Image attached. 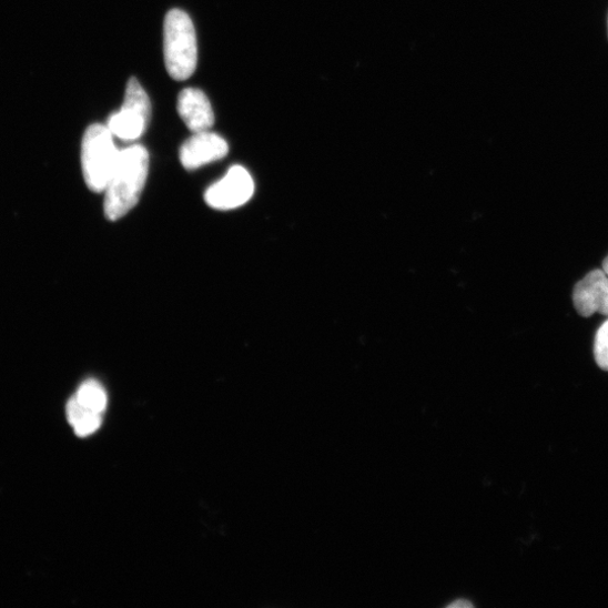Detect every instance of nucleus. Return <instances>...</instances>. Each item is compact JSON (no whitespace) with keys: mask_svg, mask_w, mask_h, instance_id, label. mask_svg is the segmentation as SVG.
<instances>
[{"mask_svg":"<svg viewBox=\"0 0 608 608\" xmlns=\"http://www.w3.org/2000/svg\"><path fill=\"white\" fill-rule=\"evenodd\" d=\"M178 111L193 133L210 131L214 124L211 103L206 95L197 89H185L180 93Z\"/></svg>","mask_w":608,"mask_h":608,"instance_id":"nucleus-7","label":"nucleus"},{"mask_svg":"<svg viewBox=\"0 0 608 608\" xmlns=\"http://www.w3.org/2000/svg\"><path fill=\"white\" fill-rule=\"evenodd\" d=\"M149 172V154L143 145L134 144L121 151L118 166L104 191V212L116 221L139 202Z\"/></svg>","mask_w":608,"mask_h":608,"instance_id":"nucleus-1","label":"nucleus"},{"mask_svg":"<svg viewBox=\"0 0 608 608\" xmlns=\"http://www.w3.org/2000/svg\"><path fill=\"white\" fill-rule=\"evenodd\" d=\"M87 408L102 414L107 409L108 396L105 389L95 379L84 383L74 396Z\"/></svg>","mask_w":608,"mask_h":608,"instance_id":"nucleus-10","label":"nucleus"},{"mask_svg":"<svg viewBox=\"0 0 608 608\" xmlns=\"http://www.w3.org/2000/svg\"><path fill=\"white\" fill-rule=\"evenodd\" d=\"M67 417L75 435L87 437L102 425V414L84 407L78 398H71L67 405Z\"/></svg>","mask_w":608,"mask_h":608,"instance_id":"nucleus-9","label":"nucleus"},{"mask_svg":"<svg viewBox=\"0 0 608 608\" xmlns=\"http://www.w3.org/2000/svg\"><path fill=\"white\" fill-rule=\"evenodd\" d=\"M254 191L255 184L249 171L236 165L206 190L204 199L209 206L227 211L246 204Z\"/></svg>","mask_w":608,"mask_h":608,"instance_id":"nucleus-4","label":"nucleus"},{"mask_svg":"<svg viewBox=\"0 0 608 608\" xmlns=\"http://www.w3.org/2000/svg\"><path fill=\"white\" fill-rule=\"evenodd\" d=\"M164 55L166 69L175 81H186L197 64V42L190 17L181 10L168 13L164 23Z\"/></svg>","mask_w":608,"mask_h":608,"instance_id":"nucleus-2","label":"nucleus"},{"mask_svg":"<svg viewBox=\"0 0 608 608\" xmlns=\"http://www.w3.org/2000/svg\"><path fill=\"white\" fill-rule=\"evenodd\" d=\"M149 121L150 116L122 105L119 112L109 118L107 126L114 136L130 141L144 133Z\"/></svg>","mask_w":608,"mask_h":608,"instance_id":"nucleus-8","label":"nucleus"},{"mask_svg":"<svg viewBox=\"0 0 608 608\" xmlns=\"http://www.w3.org/2000/svg\"><path fill=\"white\" fill-rule=\"evenodd\" d=\"M114 135L107 125H91L82 142V169L88 186L97 193L105 191L120 160Z\"/></svg>","mask_w":608,"mask_h":608,"instance_id":"nucleus-3","label":"nucleus"},{"mask_svg":"<svg viewBox=\"0 0 608 608\" xmlns=\"http://www.w3.org/2000/svg\"><path fill=\"white\" fill-rule=\"evenodd\" d=\"M594 355L598 366L608 371V321L604 323L596 334Z\"/></svg>","mask_w":608,"mask_h":608,"instance_id":"nucleus-11","label":"nucleus"},{"mask_svg":"<svg viewBox=\"0 0 608 608\" xmlns=\"http://www.w3.org/2000/svg\"><path fill=\"white\" fill-rule=\"evenodd\" d=\"M230 152L226 141L210 131L194 133L180 150V160L185 170L194 171L224 159Z\"/></svg>","mask_w":608,"mask_h":608,"instance_id":"nucleus-5","label":"nucleus"},{"mask_svg":"<svg viewBox=\"0 0 608 608\" xmlns=\"http://www.w3.org/2000/svg\"><path fill=\"white\" fill-rule=\"evenodd\" d=\"M459 606H462V607H472L473 604L469 602V601H463V600H460V601H454V602H452V604L449 605V607H459Z\"/></svg>","mask_w":608,"mask_h":608,"instance_id":"nucleus-12","label":"nucleus"},{"mask_svg":"<svg viewBox=\"0 0 608 608\" xmlns=\"http://www.w3.org/2000/svg\"><path fill=\"white\" fill-rule=\"evenodd\" d=\"M602 271L608 275V256L605 259L602 263Z\"/></svg>","mask_w":608,"mask_h":608,"instance_id":"nucleus-13","label":"nucleus"},{"mask_svg":"<svg viewBox=\"0 0 608 608\" xmlns=\"http://www.w3.org/2000/svg\"><path fill=\"white\" fill-rule=\"evenodd\" d=\"M572 298L581 317L594 314L608 317V275L602 270L590 272L576 284Z\"/></svg>","mask_w":608,"mask_h":608,"instance_id":"nucleus-6","label":"nucleus"}]
</instances>
